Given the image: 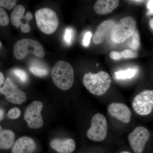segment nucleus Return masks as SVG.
Masks as SVG:
<instances>
[{
	"label": "nucleus",
	"instance_id": "7ed1b4c3",
	"mask_svg": "<svg viewBox=\"0 0 153 153\" xmlns=\"http://www.w3.org/2000/svg\"><path fill=\"white\" fill-rule=\"evenodd\" d=\"M135 20L131 16L123 17L117 22L110 34V38L114 43H123L133 35L136 30Z\"/></svg>",
	"mask_w": 153,
	"mask_h": 153
},
{
	"label": "nucleus",
	"instance_id": "aec40b11",
	"mask_svg": "<svg viewBox=\"0 0 153 153\" xmlns=\"http://www.w3.org/2000/svg\"><path fill=\"white\" fill-rule=\"evenodd\" d=\"M137 70L135 68H128L126 70H121L115 72V76L117 79H131L136 74Z\"/></svg>",
	"mask_w": 153,
	"mask_h": 153
},
{
	"label": "nucleus",
	"instance_id": "ddd939ff",
	"mask_svg": "<svg viewBox=\"0 0 153 153\" xmlns=\"http://www.w3.org/2000/svg\"><path fill=\"white\" fill-rule=\"evenodd\" d=\"M113 20H108L102 22L97 28L94 35L93 41L96 44H101L105 38L110 34L116 25Z\"/></svg>",
	"mask_w": 153,
	"mask_h": 153
},
{
	"label": "nucleus",
	"instance_id": "bb28decb",
	"mask_svg": "<svg viewBox=\"0 0 153 153\" xmlns=\"http://www.w3.org/2000/svg\"><path fill=\"white\" fill-rule=\"evenodd\" d=\"M91 37H92V34L90 32H87L85 33L83 40H82V44L84 47H88L90 44Z\"/></svg>",
	"mask_w": 153,
	"mask_h": 153
},
{
	"label": "nucleus",
	"instance_id": "c756f323",
	"mask_svg": "<svg viewBox=\"0 0 153 153\" xmlns=\"http://www.w3.org/2000/svg\"><path fill=\"white\" fill-rule=\"evenodd\" d=\"M0 120L1 121L4 118V111L2 108H1V111H0Z\"/></svg>",
	"mask_w": 153,
	"mask_h": 153
},
{
	"label": "nucleus",
	"instance_id": "dca6fc26",
	"mask_svg": "<svg viewBox=\"0 0 153 153\" xmlns=\"http://www.w3.org/2000/svg\"><path fill=\"white\" fill-rule=\"evenodd\" d=\"M25 11V8L24 6L18 5L12 11L11 14V22L12 24L16 27H19L21 25L25 24L22 23L21 19H25L27 22H29L33 19V15L31 12H28L25 16H24Z\"/></svg>",
	"mask_w": 153,
	"mask_h": 153
},
{
	"label": "nucleus",
	"instance_id": "473e14b6",
	"mask_svg": "<svg viewBox=\"0 0 153 153\" xmlns=\"http://www.w3.org/2000/svg\"><path fill=\"white\" fill-rule=\"evenodd\" d=\"M1 41H0V44H1V46H0V47H1V48L2 47V44H1Z\"/></svg>",
	"mask_w": 153,
	"mask_h": 153
},
{
	"label": "nucleus",
	"instance_id": "7c9ffc66",
	"mask_svg": "<svg viewBox=\"0 0 153 153\" xmlns=\"http://www.w3.org/2000/svg\"><path fill=\"white\" fill-rule=\"evenodd\" d=\"M149 25L151 28L153 30V19H151L149 21Z\"/></svg>",
	"mask_w": 153,
	"mask_h": 153
},
{
	"label": "nucleus",
	"instance_id": "b1692460",
	"mask_svg": "<svg viewBox=\"0 0 153 153\" xmlns=\"http://www.w3.org/2000/svg\"><path fill=\"white\" fill-rule=\"evenodd\" d=\"M17 2L16 0H1L0 6L1 7L10 10L16 6Z\"/></svg>",
	"mask_w": 153,
	"mask_h": 153
},
{
	"label": "nucleus",
	"instance_id": "a878e982",
	"mask_svg": "<svg viewBox=\"0 0 153 153\" xmlns=\"http://www.w3.org/2000/svg\"><path fill=\"white\" fill-rule=\"evenodd\" d=\"M21 111L17 107L11 108L7 113V117L11 120L16 119L21 115Z\"/></svg>",
	"mask_w": 153,
	"mask_h": 153
},
{
	"label": "nucleus",
	"instance_id": "9b49d317",
	"mask_svg": "<svg viewBox=\"0 0 153 153\" xmlns=\"http://www.w3.org/2000/svg\"><path fill=\"white\" fill-rule=\"evenodd\" d=\"M108 112L111 117L124 123H128L131 119V112L126 105L113 102L108 107Z\"/></svg>",
	"mask_w": 153,
	"mask_h": 153
},
{
	"label": "nucleus",
	"instance_id": "1a4fd4ad",
	"mask_svg": "<svg viewBox=\"0 0 153 153\" xmlns=\"http://www.w3.org/2000/svg\"><path fill=\"white\" fill-rule=\"evenodd\" d=\"M43 104L41 101L35 100L30 103L25 110L24 118L30 128H41L44 124L41 111Z\"/></svg>",
	"mask_w": 153,
	"mask_h": 153
},
{
	"label": "nucleus",
	"instance_id": "423d86ee",
	"mask_svg": "<svg viewBox=\"0 0 153 153\" xmlns=\"http://www.w3.org/2000/svg\"><path fill=\"white\" fill-rule=\"evenodd\" d=\"M108 125L105 117L101 113H97L92 117L91 126L88 130L87 137L91 140L101 142L107 134Z\"/></svg>",
	"mask_w": 153,
	"mask_h": 153
},
{
	"label": "nucleus",
	"instance_id": "f8f14e48",
	"mask_svg": "<svg viewBox=\"0 0 153 153\" xmlns=\"http://www.w3.org/2000/svg\"><path fill=\"white\" fill-rule=\"evenodd\" d=\"M37 145L33 139L29 137H21L15 143L11 149L12 153H34Z\"/></svg>",
	"mask_w": 153,
	"mask_h": 153
},
{
	"label": "nucleus",
	"instance_id": "2eb2a0df",
	"mask_svg": "<svg viewBox=\"0 0 153 153\" xmlns=\"http://www.w3.org/2000/svg\"><path fill=\"white\" fill-rule=\"evenodd\" d=\"M119 4L120 1L118 0H98L94 4V9L98 15H106L112 13Z\"/></svg>",
	"mask_w": 153,
	"mask_h": 153
},
{
	"label": "nucleus",
	"instance_id": "4be33fe9",
	"mask_svg": "<svg viewBox=\"0 0 153 153\" xmlns=\"http://www.w3.org/2000/svg\"><path fill=\"white\" fill-rule=\"evenodd\" d=\"M13 73L19 78L20 81L25 83L27 81L28 76L27 72L19 68H15L13 71Z\"/></svg>",
	"mask_w": 153,
	"mask_h": 153
},
{
	"label": "nucleus",
	"instance_id": "39448f33",
	"mask_svg": "<svg viewBox=\"0 0 153 153\" xmlns=\"http://www.w3.org/2000/svg\"><path fill=\"white\" fill-rule=\"evenodd\" d=\"M30 53L39 57H44L45 55L43 46L33 39L24 38L19 40L14 45V55L17 59L22 60Z\"/></svg>",
	"mask_w": 153,
	"mask_h": 153
},
{
	"label": "nucleus",
	"instance_id": "2f4dec72",
	"mask_svg": "<svg viewBox=\"0 0 153 153\" xmlns=\"http://www.w3.org/2000/svg\"><path fill=\"white\" fill-rule=\"evenodd\" d=\"M120 153H131L130 152H126V151H124V152H121Z\"/></svg>",
	"mask_w": 153,
	"mask_h": 153
},
{
	"label": "nucleus",
	"instance_id": "cd10ccee",
	"mask_svg": "<svg viewBox=\"0 0 153 153\" xmlns=\"http://www.w3.org/2000/svg\"><path fill=\"white\" fill-rule=\"evenodd\" d=\"M147 7L148 10H149L148 14L149 15L153 14V0L148 1Z\"/></svg>",
	"mask_w": 153,
	"mask_h": 153
},
{
	"label": "nucleus",
	"instance_id": "6e6552de",
	"mask_svg": "<svg viewBox=\"0 0 153 153\" xmlns=\"http://www.w3.org/2000/svg\"><path fill=\"white\" fill-rule=\"evenodd\" d=\"M0 91L5 96L8 101L13 104H22L27 100L25 92L18 87L10 77H7L4 85L0 88Z\"/></svg>",
	"mask_w": 153,
	"mask_h": 153
},
{
	"label": "nucleus",
	"instance_id": "f3484780",
	"mask_svg": "<svg viewBox=\"0 0 153 153\" xmlns=\"http://www.w3.org/2000/svg\"><path fill=\"white\" fill-rule=\"evenodd\" d=\"M15 135L10 130L1 131L0 133V149L7 150L13 147L14 144Z\"/></svg>",
	"mask_w": 153,
	"mask_h": 153
},
{
	"label": "nucleus",
	"instance_id": "a211bd4d",
	"mask_svg": "<svg viewBox=\"0 0 153 153\" xmlns=\"http://www.w3.org/2000/svg\"><path fill=\"white\" fill-rule=\"evenodd\" d=\"M110 57L113 60H119L121 58H134L137 57V54L130 49H127L123 52L112 51L109 54Z\"/></svg>",
	"mask_w": 153,
	"mask_h": 153
},
{
	"label": "nucleus",
	"instance_id": "f03ea898",
	"mask_svg": "<svg viewBox=\"0 0 153 153\" xmlns=\"http://www.w3.org/2000/svg\"><path fill=\"white\" fill-rule=\"evenodd\" d=\"M83 85L90 93L100 96L107 91L110 86L111 79L109 74L101 71L97 73H85L82 79Z\"/></svg>",
	"mask_w": 153,
	"mask_h": 153
},
{
	"label": "nucleus",
	"instance_id": "9d476101",
	"mask_svg": "<svg viewBox=\"0 0 153 153\" xmlns=\"http://www.w3.org/2000/svg\"><path fill=\"white\" fill-rule=\"evenodd\" d=\"M150 137V133L146 128L137 127L129 134L130 146L135 153H142Z\"/></svg>",
	"mask_w": 153,
	"mask_h": 153
},
{
	"label": "nucleus",
	"instance_id": "393cba45",
	"mask_svg": "<svg viewBox=\"0 0 153 153\" xmlns=\"http://www.w3.org/2000/svg\"><path fill=\"white\" fill-rule=\"evenodd\" d=\"M9 18L5 10L1 7L0 8V25L2 26H6L8 25Z\"/></svg>",
	"mask_w": 153,
	"mask_h": 153
},
{
	"label": "nucleus",
	"instance_id": "72a5a7b5",
	"mask_svg": "<svg viewBox=\"0 0 153 153\" xmlns=\"http://www.w3.org/2000/svg\"></svg>",
	"mask_w": 153,
	"mask_h": 153
},
{
	"label": "nucleus",
	"instance_id": "f257e3e1",
	"mask_svg": "<svg viewBox=\"0 0 153 153\" xmlns=\"http://www.w3.org/2000/svg\"><path fill=\"white\" fill-rule=\"evenodd\" d=\"M52 81L56 87L62 90L70 89L74 82V70L70 63L65 61L55 63L51 71Z\"/></svg>",
	"mask_w": 153,
	"mask_h": 153
},
{
	"label": "nucleus",
	"instance_id": "6ab92c4d",
	"mask_svg": "<svg viewBox=\"0 0 153 153\" xmlns=\"http://www.w3.org/2000/svg\"><path fill=\"white\" fill-rule=\"evenodd\" d=\"M30 71L35 76L42 77L49 74V70L45 66L38 63H33L29 68Z\"/></svg>",
	"mask_w": 153,
	"mask_h": 153
},
{
	"label": "nucleus",
	"instance_id": "0eeeda50",
	"mask_svg": "<svg viewBox=\"0 0 153 153\" xmlns=\"http://www.w3.org/2000/svg\"><path fill=\"white\" fill-rule=\"evenodd\" d=\"M132 106L139 115L149 114L153 110V90L143 91L136 95L133 100Z\"/></svg>",
	"mask_w": 153,
	"mask_h": 153
},
{
	"label": "nucleus",
	"instance_id": "c85d7f7f",
	"mask_svg": "<svg viewBox=\"0 0 153 153\" xmlns=\"http://www.w3.org/2000/svg\"><path fill=\"white\" fill-rule=\"evenodd\" d=\"M4 82V76L1 72H0V85H1Z\"/></svg>",
	"mask_w": 153,
	"mask_h": 153
},
{
	"label": "nucleus",
	"instance_id": "4468645a",
	"mask_svg": "<svg viewBox=\"0 0 153 153\" xmlns=\"http://www.w3.org/2000/svg\"><path fill=\"white\" fill-rule=\"evenodd\" d=\"M50 146L57 153H72L75 150L76 143L73 139H55L51 141Z\"/></svg>",
	"mask_w": 153,
	"mask_h": 153
},
{
	"label": "nucleus",
	"instance_id": "20e7f679",
	"mask_svg": "<svg viewBox=\"0 0 153 153\" xmlns=\"http://www.w3.org/2000/svg\"><path fill=\"white\" fill-rule=\"evenodd\" d=\"M37 26L41 32L50 35L57 30L59 19L55 11L48 8L38 10L36 12Z\"/></svg>",
	"mask_w": 153,
	"mask_h": 153
},
{
	"label": "nucleus",
	"instance_id": "5701e85b",
	"mask_svg": "<svg viewBox=\"0 0 153 153\" xmlns=\"http://www.w3.org/2000/svg\"><path fill=\"white\" fill-rule=\"evenodd\" d=\"M74 32L72 29L70 27L66 28L63 35V41L66 44L70 45L73 41Z\"/></svg>",
	"mask_w": 153,
	"mask_h": 153
},
{
	"label": "nucleus",
	"instance_id": "412c9836",
	"mask_svg": "<svg viewBox=\"0 0 153 153\" xmlns=\"http://www.w3.org/2000/svg\"><path fill=\"white\" fill-rule=\"evenodd\" d=\"M131 38V39L129 43V47L133 50H136L139 49L140 46L139 34L137 30H135Z\"/></svg>",
	"mask_w": 153,
	"mask_h": 153
}]
</instances>
